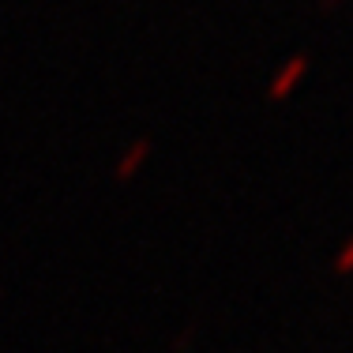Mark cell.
Segmentation results:
<instances>
[{"instance_id": "cell-4", "label": "cell", "mask_w": 353, "mask_h": 353, "mask_svg": "<svg viewBox=\"0 0 353 353\" xmlns=\"http://www.w3.org/2000/svg\"><path fill=\"white\" fill-rule=\"evenodd\" d=\"M323 4H334V0H323Z\"/></svg>"}, {"instance_id": "cell-3", "label": "cell", "mask_w": 353, "mask_h": 353, "mask_svg": "<svg viewBox=\"0 0 353 353\" xmlns=\"http://www.w3.org/2000/svg\"><path fill=\"white\" fill-rule=\"evenodd\" d=\"M334 267H339L342 274H346V271H353V245H350V248H342V256L334 259Z\"/></svg>"}, {"instance_id": "cell-2", "label": "cell", "mask_w": 353, "mask_h": 353, "mask_svg": "<svg viewBox=\"0 0 353 353\" xmlns=\"http://www.w3.org/2000/svg\"><path fill=\"white\" fill-rule=\"evenodd\" d=\"M147 150H150V143H147V139H139L136 147H132L128 154L121 158V165H117V181H128V176L139 170V162H143V158H147Z\"/></svg>"}, {"instance_id": "cell-1", "label": "cell", "mask_w": 353, "mask_h": 353, "mask_svg": "<svg viewBox=\"0 0 353 353\" xmlns=\"http://www.w3.org/2000/svg\"><path fill=\"white\" fill-rule=\"evenodd\" d=\"M305 72H308V57H305V53H297L279 75H274V83H271V98H274V102H282V98L290 94L293 87H297V79H301Z\"/></svg>"}]
</instances>
